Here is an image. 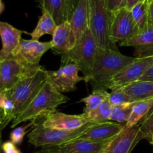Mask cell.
Returning <instances> with one entry per match:
<instances>
[{
    "label": "cell",
    "instance_id": "cell-1",
    "mask_svg": "<svg viewBox=\"0 0 153 153\" xmlns=\"http://www.w3.org/2000/svg\"><path fill=\"white\" fill-rule=\"evenodd\" d=\"M136 57L124 56L117 49L97 46L94 65L85 82H91L94 89L101 88L103 84L116 74L136 60Z\"/></svg>",
    "mask_w": 153,
    "mask_h": 153
},
{
    "label": "cell",
    "instance_id": "cell-2",
    "mask_svg": "<svg viewBox=\"0 0 153 153\" xmlns=\"http://www.w3.org/2000/svg\"><path fill=\"white\" fill-rule=\"evenodd\" d=\"M69 100L70 98L60 92L47 77L35 98L25 110L12 121L10 127L14 128L27 121L35 122L39 118H44L56 110L59 105L67 103Z\"/></svg>",
    "mask_w": 153,
    "mask_h": 153
},
{
    "label": "cell",
    "instance_id": "cell-3",
    "mask_svg": "<svg viewBox=\"0 0 153 153\" xmlns=\"http://www.w3.org/2000/svg\"><path fill=\"white\" fill-rule=\"evenodd\" d=\"M46 69L40 66L37 72L18 82L6 91L14 103L13 119L29 105L41 88L47 78Z\"/></svg>",
    "mask_w": 153,
    "mask_h": 153
},
{
    "label": "cell",
    "instance_id": "cell-4",
    "mask_svg": "<svg viewBox=\"0 0 153 153\" xmlns=\"http://www.w3.org/2000/svg\"><path fill=\"white\" fill-rule=\"evenodd\" d=\"M95 124L97 123L91 122L82 128L75 130H65L44 127L41 118H39L34 122V128L28 134V142L37 148L60 146L78 138L87 129Z\"/></svg>",
    "mask_w": 153,
    "mask_h": 153
},
{
    "label": "cell",
    "instance_id": "cell-5",
    "mask_svg": "<svg viewBox=\"0 0 153 153\" xmlns=\"http://www.w3.org/2000/svg\"><path fill=\"white\" fill-rule=\"evenodd\" d=\"M97 46V41L88 28L77 40L74 47L61 56V64L70 63L77 64L84 74V77H86L91 73L94 65Z\"/></svg>",
    "mask_w": 153,
    "mask_h": 153
},
{
    "label": "cell",
    "instance_id": "cell-6",
    "mask_svg": "<svg viewBox=\"0 0 153 153\" xmlns=\"http://www.w3.org/2000/svg\"><path fill=\"white\" fill-rule=\"evenodd\" d=\"M89 28L100 47L117 49L116 44L109 38V28L112 14L105 0H89Z\"/></svg>",
    "mask_w": 153,
    "mask_h": 153
},
{
    "label": "cell",
    "instance_id": "cell-7",
    "mask_svg": "<svg viewBox=\"0 0 153 153\" xmlns=\"http://www.w3.org/2000/svg\"><path fill=\"white\" fill-rule=\"evenodd\" d=\"M152 64L153 56L137 58L135 61L106 81L101 88L111 89L112 91L123 88L138 80Z\"/></svg>",
    "mask_w": 153,
    "mask_h": 153
},
{
    "label": "cell",
    "instance_id": "cell-8",
    "mask_svg": "<svg viewBox=\"0 0 153 153\" xmlns=\"http://www.w3.org/2000/svg\"><path fill=\"white\" fill-rule=\"evenodd\" d=\"M138 32L131 10L123 8L112 14L109 28V38L112 42H120V45H122Z\"/></svg>",
    "mask_w": 153,
    "mask_h": 153
},
{
    "label": "cell",
    "instance_id": "cell-9",
    "mask_svg": "<svg viewBox=\"0 0 153 153\" xmlns=\"http://www.w3.org/2000/svg\"><path fill=\"white\" fill-rule=\"evenodd\" d=\"M40 66L25 65L13 57L4 58L0 62V92L10 89L22 79L35 74Z\"/></svg>",
    "mask_w": 153,
    "mask_h": 153
},
{
    "label": "cell",
    "instance_id": "cell-10",
    "mask_svg": "<svg viewBox=\"0 0 153 153\" xmlns=\"http://www.w3.org/2000/svg\"><path fill=\"white\" fill-rule=\"evenodd\" d=\"M52 42H41L34 39H22L12 57L31 67H40V61L45 52L52 49Z\"/></svg>",
    "mask_w": 153,
    "mask_h": 153
},
{
    "label": "cell",
    "instance_id": "cell-11",
    "mask_svg": "<svg viewBox=\"0 0 153 153\" xmlns=\"http://www.w3.org/2000/svg\"><path fill=\"white\" fill-rule=\"evenodd\" d=\"M145 139L139 124L123 128L108 142L102 153H131L137 144Z\"/></svg>",
    "mask_w": 153,
    "mask_h": 153
},
{
    "label": "cell",
    "instance_id": "cell-12",
    "mask_svg": "<svg viewBox=\"0 0 153 153\" xmlns=\"http://www.w3.org/2000/svg\"><path fill=\"white\" fill-rule=\"evenodd\" d=\"M80 68L76 64L61 65L57 70H46L47 77L60 92H68L76 89V84L85 81L84 76L79 75Z\"/></svg>",
    "mask_w": 153,
    "mask_h": 153
},
{
    "label": "cell",
    "instance_id": "cell-13",
    "mask_svg": "<svg viewBox=\"0 0 153 153\" xmlns=\"http://www.w3.org/2000/svg\"><path fill=\"white\" fill-rule=\"evenodd\" d=\"M41 120L44 127L65 130H77L91 122L82 114L70 115L57 110L42 118Z\"/></svg>",
    "mask_w": 153,
    "mask_h": 153
},
{
    "label": "cell",
    "instance_id": "cell-14",
    "mask_svg": "<svg viewBox=\"0 0 153 153\" xmlns=\"http://www.w3.org/2000/svg\"><path fill=\"white\" fill-rule=\"evenodd\" d=\"M52 50L55 55L62 56L73 49L76 44L77 38L70 21H66L57 26L51 40Z\"/></svg>",
    "mask_w": 153,
    "mask_h": 153
},
{
    "label": "cell",
    "instance_id": "cell-15",
    "mask_svg": "<svg viewBox=\"0 0 153 153\" xmlns=\"http://www.w3.org/2000/svg\"><path fill=\"white\" fill-rule=\"evenodd\" d=\"M42 10L51 15L57 26L70 21L76 8L75 0H39Z\"/></svg>",
    "mask_w": 153,
    "mask_h": 153
},
{
    "label": "cell",
    "instance_id": "cell-16",
    "mask_svg": "<svg viewBox=\"0 0 153 153\" xmlns=\"http://www.w3.org/2000/svg\"><path fill=\"white\" fill-rule=\"evenodd\" d=\"M125 126L121 123L114 122L97 123L87 129L78 138L94 142L109 141L116 136Z\"/></svg>",
    "mask_w": 153,
    "mask_h": 153
},
{
    "label": "cell",
    "instance_id": "cell-17",
    "mask_svg": "<svg viewBox=\"0 0 153 153\" xmlns=\"http://www.w3.org/2000/svg\"><path fill=\"white\" fill-rule=\"evenodd\" d=\"M27 33L23 30L18 29L6 22L0 21V38L1 40V49L0 54L4 58H11L13 52L20 43L21 36Z\"/></svg>",
    "mask_w": 153,
    "mask_h": 153
},
{
    "label": "cell",
    "instance_id": "cell-18",
    "mask_svg": "<svg viewBox=\"0 0 153 153\" xmlns=\"http://www.w3.org/2000/svg\"><path fill=\"white\" fill-rule=\"evenodd\" d=\"M109 141L94 142L76 138L56 146L59 153H102Z\"/></svg>",
    "mask_w": 153,
    "mask_h": 153
},
{
    "label": "cell",
    "instance_id": "cell-19",
    "mask_svg": "<svg viewBox=\"0 0 153 153\" xmlns=\"http://www.w3.org/2000/svg\"><path fill=\"white\" fill-rule=\"evenodd\" d=\"M120 46H132L137 58L153 56V28L148 27Z\"/></svg>",
    "mask_w": 153,
    "mask_h": 153
},
{
    "label": "cell",
    "instance_id": "cell-20",
    "mask_svg": "<svg viewBox=\"0 0 153 153\" xmlns=\"http://www.w3.org/2000/svg\"><path fill=\"white\" fill-rule=\"evenodd\" d=\"M70 22L78 40L82 34L89 28V0H78L76 8L73 11V16Z\"/></svg>",
    "mask_w": 153,
    "mask_h": 153
},
{
    "label": "cell",
    "instance_id": "cell-21",
    "mask_svg": "<svg viewBox=\"0 0 153 153\" xmlns=\"http://www.w3.org/2000/svg\"><path fill=\"white\" fill-rule=\"evenodd\" d=\"M122 89L135 101L153 97V81L137 80Z\"/></svg>",
    "mask_w": 153,
    "mask_h": 153
},
{
    "label": "cell",
    "instance_id": "cell-22",
    "mask_svg": "<svg viewBox=\"0 0 153 153\" xmlns=\"http://www.w3.org/2000/svg\"><path fill=\"white\" fill-rule=\"evenodd\" d=\"M56 27L57 24L51 15L46 10H42V14L39 18L37 26L28 34L31 35V39L38 40L44 34H50L52 36Z\"/></svg>",
    "mask_w": 153,
    "mask_h": 153
},
{
    "label": "cell",
    "instance_id": "cell-23",
    "mask_svg": "<svg viewBox=\"0 0 153 153\" xmlns=\"http://www.w3.org/2000/svg\"><path fill=\"white\" fill-rule=\"evenodd\" d=\"M153 108V97L149 98L137 100L133 105L131 116L126 125L127 127H132L138 124Z\"/></svg>",
    "mask_w": 153,
    "mask_h": 153
},
{
    "label": "cell",
    "instance_id": "cell-24",
    "mask_svg": "<svg viewBox=\"0 0 153 153\" xmlns=\"http://www.w3.org/2000/svg\"><path fill=\"white\" fill-rule=\"evenodd\" d=\"M148 10H149L148 0L137 3L131 9V14H132L136 25L138 27L139 32L143 31L149 27Z\"/></svg>",
    "mask_w": 153,
    "mask_h": 153
},
{
    "label": "cell",
    "instance_id": "cell-25",
    "mask_svg": "<svg viewBox=\"0 0 153 153\" xmlns=\"http://www.w3.org/2000/svg\"><path fill=\"white\" fill-rule=\"evenodd\" d=\"M112 106L106 100L94 110L89 112H82V115L90 122L95 123L105 122L110 120Z\"/></svg>",
    "mask_w": 153,
    "mask_h": 153
},
{
    "label": "cell",
    "instance_id": "cell-26",
    "mask_svg": "<svg viewBox=\"0 0 153 153\" xmlns=\"http://www.w3.org/2000/svg\"><path fill=\"white\" fill-rule=\"evenodd\" d=\"M108 94L109 92H108L107 90L104 88L94 89L91 94L81 100V101L85 104L83 112H89L97 109L105 100H107Z\"/></svg>",
    "mask_w": 153,
    "mask_h": 153
},
{
    "label": "cell",
    "instance_id": "cell-27",
    "mask_svg": "<svg viewBox=\"0 0 153 153\" xmlns=\"http://www.w3.org/2000/svg\"><path fill=\"white\" fill-rule=\"evenodd\" d=\"M134 102L117 106H112L110 120L121 124L124 122L126 123L131 116Z\"/></svg>",
    "mask_w": 153,
    "mask_h": 153
},
{
    "label": "cell",
    "instance_id": "cell-28",
    "mask_svg": "<svg viewBox=\"0 0 153 153\" xmlns=\"http://www.w3.org/2000/svg\"><path fill=\"white\" fill-rule=\"evenodd\" d=\"M0 108L3 111L6 124L13 120V112H14V103L8 96L6 91L0 92Z\"/></svg>",
    "mask_w": 153,
    "mask_h": 153
},
{
    "label": "cell",
    "instance_id": "cell-29",
    "mask_svg": "<svg viewBox=\"0 0 153 153\" xmlns=\"http://www.w3.org/2000/svg\"><path fill=\"white\" fill-rule=\"evenodd\" d=\"M107 100L111 104V106H117V105L125 104L132 103L135 101L132 98L124 92L122 89L112 91L108 94Z\"/></svg>",
    "mask_w": 153,
    "mask_h": 153
},
{
    "label": "cell",
    "instance_id": "cell-30",
    "mask_svg": "<svg viewBox=\"0 0 153 153\" xmlns=\"http://www.w3.org/2000/svg\"><path fill=\"white\" fill-rule=\"evenodd\" d=\"M138 124L144 135L145 140H149L153 134V108Z\"/></svg>",
    "mask_w": 153,
    "mask_h": 153
},
{
    "label": "cell",
    "instance_id": "cell-31",
    "mask_svg": "<svg viewBox=\"0 0 153 153\" xmlns=\"http://www.w3.org/2000/svg\"><path fill=\"white\" fill-rule=\"evenodd\" d=\"M34 122H31L29 124H27L26 125L17 127L15 129H13L10 134V141L13 142L14 144H16V145H19V144L22 143V140L24 139V136H25V134L28 132V128L32 125H34Z\"/></svg>",
    "mask_w": 153,
    "mask_h": 153
},
{
    "label": "cell",
    "instance_id": "cell-32",
    "mask_svg": "<svg viewBox=\"0 0 153 153\" xmlns=\"http://www.w3.org/2000/svg\"><path fill=\"white\" fill-rule=\"evenodd\" d=\"M108 9L111 14H114L120 8L126 7V0H105Z\"/></svg>",
    "mask_w": 153,
    "mask_h": 153
},
{
    "label": "cell",
    "instance_id": "cell-33",
    "mask_svg": "<svg viewBox=\"0 0 153 153\" xmlns=\"http://www.w3.org/2000/svg\"><path fill=\"white\" fill-rule=\"evenodd\" d=\"M1 148H2V153H22L16 147V144L10 140L3 142Z\"/></svg>",
    "mask_w": 153,
    "mask_h": 153
},
{
    "label": "cell",
    "instance_id": "cell-34",
    "mask_svg": "<svg viewBox=\"0 0 153 153\" xmlns=\"http://www.w3.org/2000/svg\"><path fill=\"white\" fill-rule=\"evenodd\" d=\"M149 1V10H148V24L149 26L153 28V0Z\"/></svg>",
    "mask_w": 153,
    "mask_h": 153
},
{
    "label": "cell",
    "instance_id": "cell-35",
    "mask_svg": "<svg viewBox=\"0 0 153 153\" xmlns=\"http://www.w3.org/2000/svg\"><path fill=\"white\" fill-rule=\"evenodd\" d=\"M34 153H59L57 146H46L42 147V148L39 151L35 152Z\"/></svg>",
    "mask_w": 153,
    "mask_h": 153
},
{
    "label": "cell",
    "instance_id": "cell-36",
    "mask_svg": "<svg viewBox=\"0 0 153 153\" xmlns=\"http://www.w3.org/2000/svg\"><path fill=\"white\" fill-rule=\"evenodd\" d=\"M138 80H151L153 81V64L146 70V73Z\"/></svg>",
    "mask_w": 153,
    "mask_h": 153
},
{
    "label": "cell",
    "instance_id": "cell-37",
    "mask_svg": "<svg viewBox=\"0 0 153 153\" xmlns=\"http://www.w3.org/2000/svg\"><path fill=\"white\" fill-rule=\"evenodd\" d=\"M145 1V0H126V8H127L128 10H131V9L134 7L135 4H137V3Z\"/></svg>",
    "mask_w": 153,
    "mask_h": 153
},
{
    "label": "cell",
    "instance_id": "cell-38",
    "mask_svg": "<svg viewBox=\"0 0 153 153\" xmlns=\"http://www.w3.org/2000/svg\"><path fill=\"white\" fill-rule=\"evenodd\" d=\"M7 124H6L5 122H3L1 124H0V153H2V148H1V146H2V136H1V134H2V130H4V128L7 126Z\"/></svg>",
    "mask_w": 153,
    "mask_h": 153
},
{
    "label": "cell",
    "instance_id": "cell-39",
    "mask_svg": "<svg viewBox=\"0 0 153 153\" xmlns=\"http://www.w3.org/2000/svg\"><path fill=\"white\" fill-rule=\"evenodd\" d=\"M4 113H3V111L1 110V109L0 108V124L4 122Z\"/></svg>",
    "mask_w": 153,
    "mask_h": 153
},
{
    "label": "cell",
    "instance_id": "cell-40",
    "mask_svg": "<svg viewBox=\"0 0 153 153\" xmlns=\"http://www.w3.org/2000/svg\"><path fill=\"white\" fill-rule=\"evenodd\" d=\"M4 4L2 3L1 0H0V14H1L3 10H4Z\"/></svg>",
    "mask_w": 153,
    "mask_h": 153
},
{
    "label": "cell",
    "instance_id": "cell-41",
    "mask_svg": "<svg viewBox=\"0 0 153 153\" xmlns=\"http://www.w3.org/2000/svg\"><path fill=\"white\" fill-rule=\"evenodd\" d=\"M149 142V143H151L152 145H153V134L152 135V136H151L150 138L149 139V140H148Z\"/></svg>",
    "mask_w": 153,
    "mask_h": 153
},
{
    "label": "cell",
    "instance_id": "cell-42",
    "mask_svg": "<svg viewBox=\"0 0 153 153\" xmlns=\"http://www.w3.org/2000/svg\"><path fill=\"white\" fill-rule=\"evenodd\" d=\"M3 60V58H2V56H1V54H0V62H1V61H2Z\"/></svg>",
    "mask_w": 153,
    "mask_h": 153
},
{
    "label": "cell",
    "instance_id": "cell-43",
    "mask_svg": "<svg viewBox=\"0 0 153 153\" xmlns=\"http://www.w3.org/2000/svg\"><path fill=\"white\" fill-rule=\"evenodd\" d=\"M37 2H38V1H39V0H37Z\"/></svg>",
    "mask_w": 153,
    "mask_h": 153
}]
</instances>
